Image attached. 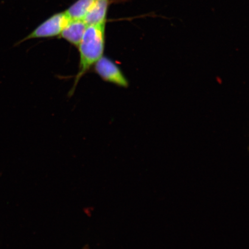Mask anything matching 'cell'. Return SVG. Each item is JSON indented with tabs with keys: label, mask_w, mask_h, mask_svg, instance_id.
Returning a JSON list of instances; mask_svg holds the SVG:
<instances>
[{
	"label": "cell",
	"mask_w": 249,
	"mask_h": 249,
	"mask_svg": "<svg viewBox=\"0 0 249 249\" xmlns=\"http://www.w3.org/2000/svg\"><path fill=\"white\" fill-rule=\"evenodd\" d=\"M88 26L83 20L71 19L59 36L74 46L77 47Z\"/></svg>",
	"instance_id": "277c9868"
},
{
	"label": "cell",
	"mask_w": 249,
	"mask_h": 249,
	"mask_svg": "<svg viewBox=\"0 0 249 249\" xmlns=\"http://www.w3.org/2000/svg\"><path fill=\"white\" fill-rule=\"evenodd\" d=\"M70 20L71 18L65 11L54 14L40 24L17 45L30 39L59 36Z\"/></svg>",
	"instance_id": "7a4b0ae2"
},
{
	"label": "cell",
	"mask_w": 249,
	"mask_h": 249,
	"mask_svg": "<svg viewBox=\"0 0 249 249\" xmlns=\"http://www.w3.org/2000/svg\"><path fill=\"white\" fill-rule=\"evenodd\" d=\"M106 24H91L87 26L82 40L77 46L80 55L79 70L75 77L71 92H74L81 78L104 56Z\"/></svg>",
	"instance_id": "6da1fadb"
},
{
	"label": "cell",
	"mask_w": 249,
	"mask_h": 249,
	"mask_svg": "<svg viewBox=\"0 0 249 249\" xmlns=\"http://www.w3.org/2000/svg\"><path fill=\"white\" fill-rule=\"evenodd\" d=\"M94 70L103 80L107 82L123 87L128 86V81L120 67L107 57L103 56L99 59L94 65Z\"/></svg>",
	"instance_id": "3957f363"
},
{
	"label": "cell",
	"mask_w": 249,
	"mask_h": 249,
	"mask_svg": "<svg viewBox=\"0 0 249 249\" xmlns=\"http://www.w3.org/2000/svg\"><path fill=\"white\" fill-rule=\"evenodd\" d=\"M95 0H77L65 12L72 20H83Z\"/></svg>",
	"instance_id": "8992f818"
},
{
	"label": "cell",
	"mask_w": 249,
	"mask_h": 249,
	"mask_svg": "<svg viewBox=\"0 0 249 249\" xmlns=\"http://www.w3.org/2000/svg\"><path fill=\"white\" fill-rule=\"evenodd\" d=\"M110 0H95L83 20L87 25L107 24Z\"/></svg>",
	"instance_id": "5b68a950"
}]
</instances>
